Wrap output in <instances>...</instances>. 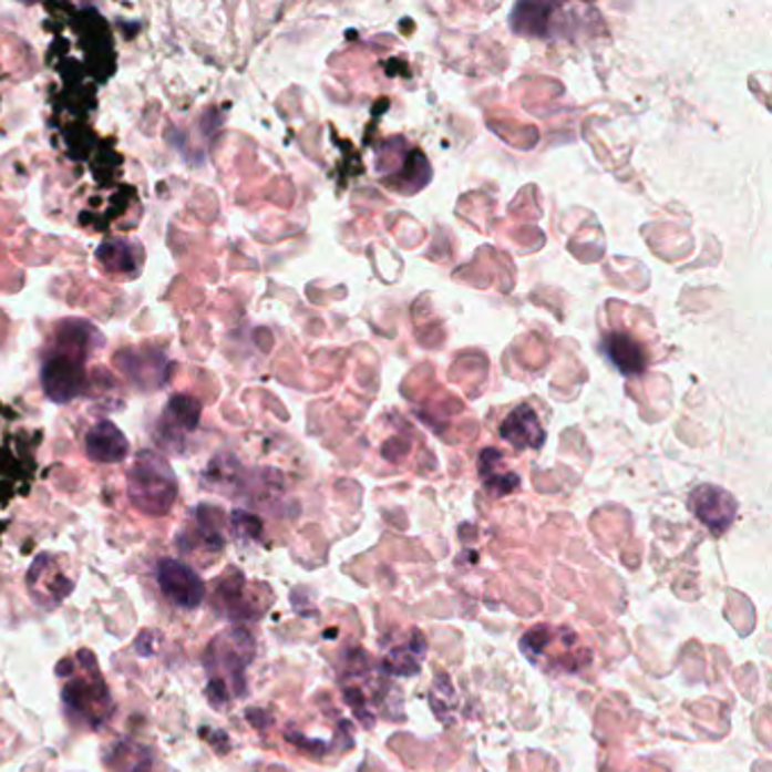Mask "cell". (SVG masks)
Instances as JSON below:
<instances>
[{"label": "cell", "instance_id": "cell-11", "mask_svg": "<svg viewBox=\"0 0 772 772\" xmlns=\"http://www.w3.org/2000/svg\"><path fill=\"white\" fill-rule=\"evenodd\" d=\"M501 453L496 449H487L481 453V460H478V470H481V478L487 487L490 494L494 496H505L509 494L514 487L519 485V476L517 474H509V472H498V465H501Z\"/></svg>", "mask_w": 772, "mask_h": 772}, {"label": "cell", "instance_id": "cell-10", "mask_svg": "<svg viewBox=\"0 0 772 772\" xmlns=\"http://www.w3.org/2000/svg\"><path fill=\"white\" fill-rule=\"evenodd\" d=\"M245 594V580L240 574H231L225 580L218 583L216 596H214V605L218 611H223L229 619H249L254 616V611L249 609V605L243 600Z\"/></svg>", "mask_w": 772, "mask_h": 772}, {"label": "cell", "instance_id": "cell-5", "mask_svg": "<svg viewBox=\"0 0 772 772\" xmlns=\"http://www.w3.org/2000/svg\"><path fill=\"white\" fill-rule=\"evenodd\" d=\"M41 383L45 394L53 401H60V403L71 401L73 397L82 392V385H84L82 360L64 351L48 358L41 368Z\"/></svg>", "mask_w": 772, "mask_h": 772}, {"label": "cell", "instance_id": "cell-14", "mask_svg": "<svg viewBox=\"0 0 772 772\" xmlns=\"http://www.w3.org/2000/svg\"><path fill=\"white\" fill-rule=\"evenodd\" d=\"M132 249H136V245L127 240L105 243L97 249V261L112 272H134L138 264L132 261Z\"/></svg>", "mask_w": 772, "mask_h": 772}, {"label": "cell", "instance_id": "cell-12", "mask_svg": "<svg viewBox=\"0 0 772 772\" xmlns=\"http://www.w3.org/2000/svg\"><path fill=\"white\" fill-rule=\"evenodd\" d=\"M64 704L69 707V711L78 713V716H86L91 718V725H93V711H95V704H107L110 702V693L107 689H93V684L89 682H80V680H73L64 687Z\"/></svg>", "mask_w": 772, "mask_h": 772}, {"label": "cell", "instance_id": "cell-4", "mask_svg": "<svg viewBox=\"0 0 772 772\" xmlns=\"http://www.w3.org/2000/svg\"><path fill=\"white\" fill-rule=\"evenodd\" d=\"M157 583L162 594L182 609H195L204 598V583L179 559H162L157 566Z\"/></svg>", "mask_w": 772, "mask_h": 772}, {"label": "cell", "instance_id": "cell-6", "mask_svg": "<svg viewBox=\"0 0 772 772\" xmlns=\"http://www.w3.org/2000/svg\"><path fill=\"white\" fill-rule=\"evenodd\" d=\"M84 446H86V455L93 462H100V465H116V462H123L130 455L127 438L112 422H97L89 431Z\"/></svg>", "mask_w": 772, "mask_h": 772}, {"label": "cell", "instance_id": "cell-8", "mask_svg": "<svg viewBox=\"0 0 772 772\" xmlns=\"http://www.w3.org/2000/svg\"><path fill=\"white\" fill-rule=\"evenodd\" d=\"M605 353L609 356L614 368L628 374V377L644 374V370H646V351L628 333L607 336L605 338Z\"/></svg>", "mask_w": 772, "mask_h": 772}, {"label": "cell", "instance_id": "cell-9", "mask_svg": "<svg viewBox=\"0 0 772 772\" xmlns=\"http://www.w3.org/2000/svg\"><path fill=\"white\" fill-rule=\"evenodd\" d=\"M557 6L550 3H522L514 8L509 25L514 32L531 37H548L553 32V14Z\"/></svg>", "mask_w": 772, "mask_h": 772}, {"label": "cell", "instance_id": "cell-7", "mask_svg": "<svg viewBox=\"0 0 772 772\" xmlns=\"http://www.w3.org/2000/svg\"><path fill=\"white\" fill-rule=\"evenodd\" d=\"M498 431H501V438L509 442L514 449H539L546 435L537 413L528 403L514 408Z\"/></svg>", "mask_w": 772, "mask_h": 772}, {"label": "cell", "instance_id": "cell-3", "mask_svg": "<svg viewBox=\"0 0 772 772\" xmlns=\"http://www.w3.org/2000/svg\"><path fill=\"white\" fill-rule=\"evenodd\" d=\"M693 517L713 535H723L737 519V501L730 492L716 485H700L689 498Z\"/></svg>", "mask_w": 772, "mask_h": 772}, {"label": "cell", "instance_id": "cell-15", "mask_svg": "<svg viewBox=\"0 0 772 772\" xmlns=\"http://www.w3.org/2000/svg\"><path fill=\"white\" fill-rule=\"evenodd\" d=\"M164 420L175 422L184 431H195L199 422V403L188 397H173L164 410Z\"/></svg>", "mask_w": 772, "mask_h": 772}, {"label": "cell", "instance_id": "cell-17", "mask_svg": "<svg viewBox=\"0 0 772 772\" xmlns=\"http://www.w3.org/2000/svg\"><path fill=\"white\" fill-rule=\"evenodd\" d=\"M550 639H553V630H548V628H535V630H531V632L522 639V648H524L531 657H537V655H542V652L548 648Z\"/></svg>", "mask_w": 772, "mask_h": 772}, {"label": "cell", "instance_id": "cell-1", "mask_svg": "<svg viewBox=\"0 0 772 772\" xmlns=\"http://www.w3.org/2000/svg\"><path fill=\"white\" fill-rule=\"evenodd\" d=\"M127 487L132 505L150 517H164L177 498V478L171 465L152 451H141L136 455Z\"/></svg>", "mask_w": 772, "mask_h": 772}, {"label": "cell", "instance_id": "cell-13", "mask_svg": "<svg viewBox=\"0 0 772 772\" xmlns=\"http://www.w3.org/2000/svg\"><path fill=\"white\" fill-rule=\"evenodd\" d=\"M424 639L420 635L418 644H405L401 648H392V652L385 657V671L392 676H418L424 659Z\"/></svg>", "mask_w": 772, "mask_h": 772}, {"label": "cell", "instance_id": "cell-16", "mask_svg": "<svg viewBox=\"0 0 772 772\" xmlns=\"http://www.w3.org/2000/svg\"><path fill=\"white\" fill-rule=\"evenodd\" d=\"M114 759H123L125 763L114 765V772H147L150 770V759L147 752L134 743H121L114 750Z\"/></svg>", "mask_w": 772, "mask_h": 772}, {"label": "cell", "instance_id": "cell-18", "mask_svg": "<svg viewBox=\"0 0 772 772\" xmlns=\"http://www.w3.org/2000/svg\"><path fill=\"white\" fill-rule=\"evenodd\" d=\"M73 673V663L69 661V659H64L60 666H58V676H62V678H69Z\"/></svg>", "mask_w": 772, "mask_h": 772}, {"label": "cell", "instance_id": "cell-2", "mask_svg": "<svg viewBox=\"0 0 772 772\" xmlns=\"http://www.w3.org/2000/svg\"><path fill=\"white\" fill-rule=\"evenodd\" d=\"M254 655V641L245 630H231L209 646L207 671L212 684L207 689L214 704H225L229 700L227 684L234 693H245V668Z\"/></svg>", "mask_w": 772, "mask_h": 772}]
</instances>
